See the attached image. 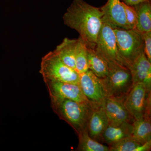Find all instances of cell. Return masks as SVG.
I'll return each mask as SVG.
<instances>
[{"mask_svg":"<svg viewBox=\"0 0 151 151\" xmlns=\"http://www.w3.org/2000/svg\"><path fill=\"white\" fill-rule=\"evenodd\" d=\"M104 108L108 125L116 126L124 122L132 123L134 121L125 107L124 101L113 98H105Z\"/></svg>","mask_w":151,"mask_h":151,"instance_id":"10","label":"cell"},{"mask_svg":"<svg viewBox=\"0 0 151 151\" xmlns=\"http://www.w3.org/2000/svg\"><path fill=\"white\" fill-rule=\"evenodd\" d=\"M77 42V39H70L68 38H65L61 43L57 46L54 50L65 65L74 70Z\"/></svg>","mask_w":151,"mask_h":151,"instance_id":"15","label":"cell"},{"mask_svg":"<svg viewBox=\"0 0 151 151\" xmlns=\"http://www.w3.org/2000/svg\"><path fill=\"white\" fill-rule=\"evenodd\" d=\"M108 66V76L105 78H100L105 98L124 101L133 86L129 69L117 64Z\"/></svg>","mask_w":151,"mask_h":151,"instance_id":"3","label":"cell"},{"mask_svg":"<svg viewBox=\"0 0 151 151\" xmlns=\"http://www.w3.org/2000/svg\"><path fill=\"white\" fill-rule=\"evenodd\" d=\"M103 16L100 8L84 0H74L63 19L65 25L78 32L87 47L95 49Z\"/></svg>","mask_w":151,"mask_h":151,"instance_id":"1","label":"cell"},{"mask_svg":"<svg viewBox=\"0 0 151 151\" xmlns=\"http://www.w3.org/2000/svg\"><path fill=\"white\" fill-rule=\"evenodd\" d=\"M151 92L142 83L133 85L124 101V105L134 120L151 118Z\"/></svg>","mask_w":151,"mask_h":151,"instance_id":"7","label":"cell"},{"mask_svg":"<svg viewBox=\"0 0 151 151\" xmlns=\"http://www.w3.org/2000/svg\"><path fill=\"white\" fill-rule=\"evenodd\" d=\"M78 135L79 142L76 151H109L108 146L92 139L89 136L87 130Z\"/></svg>","mask_w":151,"mask_h":151,"instance_id":"19","label":"cell"},{"mask_svg":"<svg viewBox=\"0 0 151 151\" xmlns=\"http://www.w3.org/2000/svg\"><path fill=\"white\" fill-rule=\"evenodd\" d=\"M40 73L43 80L79 84V74L65 65L54 51L50 52L42 58Z\"/></svg>","mask_w":151,"mask_h":151,"instance_id":"5","label":"cell"},{"mask_svg":"<svg viewBox=\"0 0 151 151\" xmlns=\"http://www.w3.org/2000/svg\"><path fill=\"white\" fill-rule=\"evenodd\" d=\"M126 14V19L130 29H136L137 23V12L134 7L127 5L122 2Z\"/></svg>","mask_w":151,"mask_h":151,"instance_id":"22","label":"cell"},{"mask_svg":"<svg viewBox=\"0 0 151 151\" xmlns=\"http://www.w3.org/2000/svg\"><path fill=\"white\" fill-rule=\"evenodd\" d=\"M50 98L54 113L72 127L77 135L87 130L89 119L95 109L92 105L69 99Z\"/></svg>","mask_w":151,"mask_h":151,"instance_id":"2","label":"cell"},{"mask_svg":"<svg viewBox=\"0 0 151 151\" xmlns=\"http://www.w3.org/2000/svg\"><path fill=\"white\" fill-rule=\"evenodd\" d=\"M89 70L87 62V47L80 37L77 39L75 56V70L78 74Z\"/></svg>","mask_w":151,"mask_h":151,"instance_id":"20","label":"cell"},{"mask_svg":"<svg viewBox=\"0 0 151 151\" xmlns=\"http://www.w3.org/2000/svg\"><path fill=\"white\" fill-rule=\"evenodd\" d=\"M87 62L89 70L98 78H105L108 76L109 70L108 63L95 49L87 47Z\"/></svg>","mask_w":151,"mask_h":151,"instance_id":"16","label":"cell"},{"mask_svg":"<svg viewBox=\"0 0 151 151\" xmlns=\"http://www.w3.org/2000/svg\"><path fill=\"white\" fill-rule=\"evenodd\" d=\"M142 144L135 140L132 136L124 138L109 146V151H138Z\"/></svg>","mask_w":151,"mask_h":151,"instance_id":"21","label":"cell"},{"mask_svg":"<svg viewBox=\"0 0 151 151\" xmlns=\"http://www.w3.org/2000/svg\"><path fill=\"white\" fill-rule=\"evenodd\" d=\"M79 85L94 109L104 105L105 96L100 78L90 70L79 74Z\"/></svg>","mask_w":151,"mask_h":151,"instance_id":"8","label":"cell"},{"mask_svg":"<svg viewBox=\"0 0 151 151\" xmlns=\"http://www.w3.org/2000/svg\"><path fill=\"white\" fill-rule=\"evenodd\" d=\"M150 1V0H121V1L127 5L132 6L140 4V3L148 1Z\"/></svg>","mask_w":151,"mask_h":151,"instance_id":"24","label":"cell"},{"mask_svg":"<svg viewBox=\"0 0 151 151\" xmlns=\"http://www.w3.org/2000/svg\"><path fill=\"white\" fill-rule=\"evenodd\" d=\"M132 123L124 122L116 126L108 125L103 134V143L107 144L109 147L124 138L132 136Z\"/></svg>","mask_w":151,"mask_h":151,"instance_id":"14","label":"cell"},{"mask_svg":"<svg viewBox=\"0 0 151 151\" xmlns=\"http://www.w3.org/2000/svg\"><path fill=\"white\" fill-rule=\"evenodd\" d=\"M95 50L108 65L117 64L127 67L119 53L113 26L104 16Z\"/></svg>","mask_w":151,"mask_h":151,"instance_id":"6","label":"cell"},{"mask_svg":"<svg viewBox=\"0 0 151 151\" xmlns=\"http://www.w3.org/2000/svg\"><path fill=\"white\" fill-rule=\"evenodd\" d=\"M113 27L120 55L129 68L144 52L142 35L136 29H125Z\"/></svg>","mask_w":151,"mask_h":151,"instance_id":"4","label":"cell"},{"mask_svg":"<svg viewBox=\"0 0 151 151\" xmlns=\"http://www.w3.org/2000/svg\"><path fill=\"white\" fill-rule=\"evenodd\" d=\"M108 125L104 105L94 109L90 116L87 126L89 136L97 142L103 143V134Z\"/></svg>","mask_w":151,"mask_h":151,"instance_id":"13","label":"cell"},{"mask_svg":"<svg viewBox=\"0 0 151 151\" xmlns=\"http://www.w3.org/2000/svg\"><path fill=\"white\" fill-rule=\"evenodd\" d=\"M43 80L50 97L69 99L91 105L83 94L79 84L55 80Z\"/></svg>","mask_w":151,"mask_h":151,"instance_id":"9","label":"cell"},{"mask_svg":"<svg viewBox=\"0 0 151 151\" xmlns=\"http://www.w3.org/2000/svg\"><path fill=\"white\" fill-rule=\"evenodd\" d=\"M137 16L136 29L142 33L151 31V4L150 1L133 6Z\"/></svg>","mask_w":151,"mask_h":151,"instance_id":"17","label":"cell"},{"mask_svg":"<svg viewBox=\"0 0 151 151\" xmlns=\"http://www.w3.org/2000/svg\"><path fill=\"white\" fill-rule=\"evenodd\" d=\"M129 69L132 75L133 85L143 83L148 92H151V62L144 52L130 65Z\"/></svg>","mask_w":151,"mask_h":151,"instance_id":"11","label":"cell"},{"mask_svg":"<svg viewBox=\"0 0 151 151\" xmlns=\"http://www.w3.org/2000/svg\"><path fill=\"white\" fill-rule=\"evenodd\" d=\"M132 137L143 144L151 140V118H143L134 120L133 123Z\"/></svg>","mask_w":151,"mask_h":151,"instance_id":"18","label":"cell"},{"mask_svg":"<svg viewBox=\"0 0 151 151\" xmlns=\"http://www.w3.org/2000/svg\"><path fill=\"white\" fill-rule=\"evenodd\" d=\"M100 9L104 14V17L113 27L125 29H130L121 0H108Z\"/></svg>","mask_w":151,"mask_h":151,"instance_id":"12","label":"cell"},{"mask_svg":"<svg viewBox=\"0 0 151 151\" xmlns=\"http://www.w3.org/2000/svg\"><path fill=\"white\" fill-rule=\"evenodd\" d=\"M144 41V52L151 62V31L142 33Z\"/></svg>","mask_w":151,"mask_h":151,"instance_id":"23","label":"cell"}]
</instances>
